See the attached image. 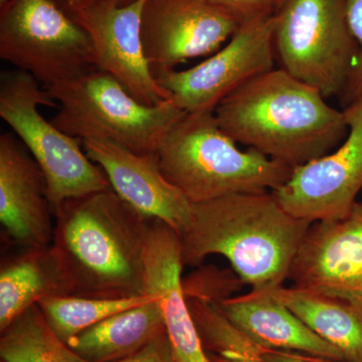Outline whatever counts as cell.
Instances as JSON below:
<instances>
[{"mask_svg": "<svg viewBox=\"0 0 362 362\" xmlns=\"http://www.w3.org/2000/svg\"><path fill=\"white\" fill-rule=\"evenodd\" d=\"M359 100H362V96H361V99H359Z\"/></svg>", "mask_w": 362, "mask_h": 362, "instance_id": "34", "label": "cell"}, {"mask_svg": "<svg viewBox=\"0 0 362 362\" xmlns=\"http://www.w3.org/2000/svg\"><path fill=\"white\" fill-rule=\"evenodd\" d=\"M47 180L14 133L0 135V221L9 239L25 247H49L54 223Z\"/></svg>", "mask_w": 362, "mask_h": 362, "instance_id": "15", "label": "cell"}, {"mask_svg": "<svg viewBox=\"0 0 362 362\" xmlns=\"http://www.w3.org/2000/svg\"><path fill=\"white\" fill-rule=\"evenodd\" d=\"M40 106L59 108L30 74L18 69L1 71L0 117L44 173L54 216L66 199L111 189V185L101 168L86 154L82 140L45 119Z\"/></svg>", "mask_w": 362, "mask_h": 362, "instance_id": "6", "label": "cell"}, {"mask_svg": "<svg viewBox=\"0 0 362 362\" xmlns=\"http://www.w3.org/2000/svg\"><path fill=\"white\" fill-rule=\"evenodd\" d=\"M52 1L69 16L76 9L87 6V4L96 1V0H52Z\"/></svg>", "mask_w": 362, "mask_h": 362, "instance_id": "29", "label": "cell"}, {"mask_svg": "<svg viewBox=\"0 0 362 362\" xmlns=\"http://www.w3.org/2000/svg\"><path fill=\"white\" fill-rule=\"evenodd\" d=\"M226 318L263 349L345 362L339 350L312 331L270 291H252L218 303Z\"/></svg>", "mask_w": 362, "mask_h": 362, "instance_id": "17", "label": "cell"}, {"mask_svg": "<svg viewBox=\"0 0 362 362\" xmlns=\"http://www.w3.org/2000/svg\"><path fill=\"white\" fill-rule=\"evenodd\" d=\"M276 13L240 26L218 51L187 70L156 76L169 101L185 113H214L226 97L273 70Z\"/></svg>", "mask_w": 362, "mask_h": 362, "instance_id": "9", "label": "cell"}, {"mask_svg": "<svg viewBox=\"0 0 362 362\" xmlns=\"http://www.w3.org/2000/svg\"><path fill=\"white\" fill-rule=\"evenodd\" d=\"M274 45L293 77L325 98L344 94L358 56L345 0H286L276 11Z\"/></svg>", "mask_w": 362, "mask_h": 362, "instance_id": "7", "label": "cell"}, {"mask_svg": "<svg viewBox=\"0 0 362 362\" xmlns=\"http://www.w3.org/2000/svg\"><path fill=\"white\" fill-rule=\"evenodd\" d=\"M262 358L264 362H331L315 358L296 352L282 351V350L263 349Z\"/></svg>", "mask_w": 362, "mask_h": 362, "instance_id": "28", "label": "cell"}, {"mask_svg": "<svg viewBox=\"0 0 362 362\" xmlns=\"http://www.w3.org/2000/svg\"><path fill=\"white\" fill-rule=\"evenodd\" d=\"M51 247L73 296L140 297L151 218L113 189L66 199L54 214Z\"/></svg>", "mask_w": 362, "mask_h": 362, "instance_id": "1", "label": "cell"}, {"mask_svg": "<svg viewBox=\"0 0 362 362\" xmlns=\"http://www.w3.org/2000/svg\"><path fill=\"white\" fill-rule=\"evenodd\" d=\"M345 6L349 28L358 47L356 66L342 95L345 104L349 106L362 96V0H345Z\"/></svg>", "mask_w": 362, "mask_h": 362, "instance_id": "25", "label": "cell"}, {"mask_svg": "<svg viewBox=\"0 0 362 362\" xmlns=\"http://www.w3.org/2000/svg\"><path fill=\"white\" fill-rule=\"evenodd\" d=\"M0 58L51 87L95 68L89 37L52 0L0 7Z\"/></svg>", "mask_w": 362, "mask_h": 362, "instance_id": "8", "label": "cell"}, {"mask_svg": "<svg viewBox=\"0 0 362 362\" xmlns=\"http://www.w3.org/2000/svg\"><path fill=\"white\" fill-rule=\"evenodd\" d=\"M239 21L209 0H145L141 32L153 75L218 51Z\"/></svg>", "mask_w": 362, "mask_h": 362, "instance_id": "12", "label": "cell"}, {"mask_svg": "<svg viewBox=\"0 0 362 362\" xmlns=\"http://www.w3.org/2000/svg\"><path fill=\"white\" fill-rule=\"evenodd\" d=\"M156 295L109 299L73 296H52L39 302L45 321L57 337L65 343L90 326L112 315L139 306L153 299Z\"/></svg>", "mask_w": 362, "mask_h": 362, "instance_id": "22", "label": "cell"}, {"mask_svg": "<svg viewBox=\"0 0 362 362\" xmlns=\"http://www.w3.org/2000/svg\"><path fill=\"white\" fill-rule=\"evenodd\" d=\"M289 280L302 289L362 301V202L341 218L311 223Z\"/></svg>", "mask_w": 362, "mask_h": 362, "instance_id": "13", "label": "cell"}, {"mask_svg": "<svg viewBox=\"0 0 362 362\" xmlns=\"http://www.w3.org/2000/svg\"><path fill=\"white\" fill-rule=\"evenodd\" d=\"M7 1H8V0H0V7L4 6V4H6Z\"/></svg>", "mask_w": 362, "mask_h": 362, "instance_id": "31", "label": "cell"}, {"mask_svg": "<svg viewBox=\"0 0 362 362\" xmlns=\"http://www.w3.org/2000/svg\"><path fill=\"white\" fill-rule=\"evenodd\" d=\"M117 362H176L166 329L161 331L134 356Z\"/></svg>", "mask_w": 362, "mask_h": 362, "instance_id": "27", "label": "cell"}, {"mask_svg": "<svg viewBox=\"0 0 362 362\" xmlns=\"http://www.w3.org/2000/svg\"><path fill=\"white\" fill-rule=\"evenodd\" d=\"M187 302L211 362H264L263 349L238 329L218 303L199 299Z\"/></svg>", "mask_w": 362, "mask_h": 362, "instance_id": "23", "label": "cell"}, {"mask_svg": "<svg viewBox=\"0 0 362 362\" xmlns=\"http://www.w3.org/2000/svg\"><path fill=\"white\" fill-rule=\"evenodd\" d=\"M0 362H7V361H4V359H1V361H0Z\"/></svg>", "mask_w": 362, "mask_h": 362, "instance_id": "33", "label": "cell"}, {"mask_svg": "<svg viewBox=\"0 0 362 362\" xmlns=\"http://www.w3.org/2000/svg\"><path fill=\"white\" fill-rule=\"evenodd\" d=\"M312 331L339 350L345 362H362V301L302 288L270 291Z\"/></svg>", "mask_w": 362, "mask_h": 362, "instance_id": "19", "label": "cell"}, {"mask_svg": "<svg viewBox=\"0 0 362 362\" xmlns=\"http://www.w3.org/2000/svg\"><path fill=\"white\" fill-rule=\"evenodd\" d=\"M83 147L124 202L182 235L192 218V204L164 177L157 154L142 156L98 140H84Z\"/></svg>", "mask_w": 362, "mask_h": 362, "instance_id": "14", "label": "cell"}, {"mask_svg": "<svg viewBox=\"0 0 362 362\" xmlns=\"http://www.w3.org/2000/svg\"><path fill=\"white\" fill-rule=\"evenodd\" d=\"M310 225L286 211L272 192L226 195L192 204L180 237L181 259L199 266L218 255L252 291H273L289 280Z\"/></svg>", "mask_w": 362, "mask_h": 362, "instance_id": "2", "label": "cell"}, {"mask_svg": "<svg viewBox=\"0 0 362 362\" xmlns=\"http://www.w3.org/2000/svg\"><path fill=\"white\" fill-rule=\"evenodd\" d=\"M157 159L164 177L192 204L274 192L293 170L256 150L240 149L211 112L185 114L169 131Z\"/></svg>", "mask_w": 362, "mask_h": 362, "instance_id": "4", "label": "cell"}, {"mask_svg": "<svg viewBox=\"0 0 362 362\" xmlns=\"http://www.w3.org/2000/svg\"><path fill=\"white\" fill-rule=\"evenodd\" d=\"M343 112L349 133L341 144L293 168L284 185L272 192L286 211L309 223L346 216L362 190V100Z\"/></svg>", "mask_w": 362, "mask_h": 362, "instance_id": "10", "label": "cell"}, {"mask_svg": "<svg viewBox=\"0 0 362 362\" xmlns=\"http://www.w3.org/2000/svg\"><path fill=\"white\" fill-rule=\"evenodd\" d=\"M165 329L156 296L146 303L108 317L66 344L86 362H117L134 356Z\"/></svg>", "mask_w": 362, "mask_h": 362, "instance_id": "18", "label": "cell"}, {"mask_svg": "<svg viewBox=\"0 0 362 362\" xmlns=\"http://www.w3.org/2000/svg\"><path fill=\"white\" fill-rule=\"evenodd\" d=\"M136 1V0H118V4L120 6H127V4H132V2Z\"/></svg>", "mask_w": 362, "mask_h": 362, "instance_id": "30", "label": "cell"}, {"mask_svg": "<svg viewBox=\"0 0 362 362\" xmlns=\"http://www.w3.org/2000/svg\"><path fill=\"white\" fill-rule=\"evenodd\" d=\"M71 295L51 246L26 247L0 269V331L40 300Z\"/></svg>", "mask_w": 362, "mask_h": 362, "instance_id": "20", "label": "cell"}, {"mask_svg": "<svg viewBox=\"0 0 362 362\" xmlns=\"http://www.w3.org/2000/svg\"><path fill=\"white\" fill-rule=\"evenodd\" d=\"M237 275L225 273L218 269H204L187 280L182 279L183 291L187 299H199L218 303L242 285Z\"/></svg>", "mask_w": 362, "mask_h": 362, "instance_id": "24", "label": "cell"}, {"mask_svg": "<svg viewBox=\"0 0 362 362\" xmlns=\"http://www.w3.org/2000/svg\"><path fill=\"white\" fill-rule=\"evenodd\" d=\"M214 6L220 7L240 25L250 21L259 20L275 13L278 8V0H209Z\"/></svg>", "mask_w": 362, "mask_h": 362, "instance_id": "26", "label": "cell"}, {"mask_svg": "<svg viewBox=\"0 0 362 362\" xmlns=\"http://www.w3.org/2000/svg\"><path fill=\"white\" fill-rule=\"evenodd\" d=\"M145 0L120 6L118 0H96L69 14L89 37L95 68L109 74L131 96L147 106L168 101L157 82L143 45Z\"/></svg>", "mask_w": 362, "mask_h": 362, "instance_id": "11", "label": "cell"}, {"mask_svg": "<svg viewBox=\"0 0 362 362\" xmlns=\"http://www.w3.org/2000/svg\"><path fill=\"white\" fill-rule=\"evenodd\" d=\"M0 356L7 362H86L57 337L39 305L2 331Z\"/></svg>", "mask_w": 362, "mask_h": 362, "instance_id": "21", "label": "cell"}, {"mask_svg": "<svg viewBox=\"0 0 362 362\" xmlns=\"http://www.w3.org/2000/svg\"><path fill=\"white\" fill-rule=\"evenodd\" d=\"M180 235L151 218L146 249L145 292L158 297L176 362H211L183 291Z\"/></svg>", "mask_w": 362, "mask_h": 362, "instance_id": "16", "label": "cell"}, {"mask_svg": "<svg viewBox=\"0 0 362 362\" xmlns=\"http://www.w3.org/2000/svg\"><path fill=\"white\" fill-rule=\"evenodd\" d=\"M285 1H286V0H278V8H279V7L282 6V4H284Z\"/></svg>", "mask_w": 362, "mask_h": 362, "instance_id": "32", "label": "cell"}, {"mask_svg": "<svg viewBox=\"0 0 362 362\" xmlns=\"http://www.w3.org/2000/svg\"><path fill=\"white\" fill-rule=\"evenodd\" d=\"M326 99L274 68L226 97L214 113L235 142L294 168L329 153L349 133L344 112Z\"/></svg>", "mask_w": 362, "mask_h": 362, "instance_id": "3", "label": "cell"}, {"mask_svg": "<svg viewBox=\"0 0 362 362\" xmlns=\"http://www.w3.org/2000/svg\"><path fill=\"white\" fill-rule=\"evenodd\" d=\"M59 105L51 122L71 137L113 143L134 153L157 154L185 112L165 101L147 106L109 74L92 68L45 88Z\"/></svg>", "mask_w": 362, "mask_h": 362, "instance_id": "5", "label": "cell"}]
</instances>
